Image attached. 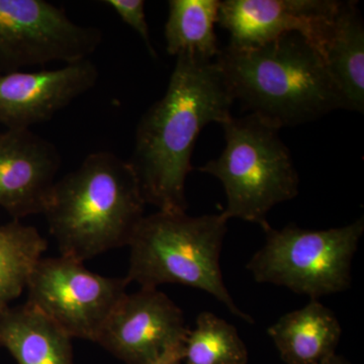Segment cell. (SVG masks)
<instances>
[{
  "instance_id": "1",
  "label": "cell",
  "mask_w": 364,
  "mask_h": 364,
  "mask_svg": "<svg viewBox=\"0 0 364 364\" xmlns=\"http://www.w3.org/2000/svg\"><path fill=\"white\" fill-rule=\"evenodd\" d=\"M233 104L215 60L176 56L166 92L139 122L128 160L146 203L161 212H186V181L196 140L208 124L229 119Z\"/></svg>"
},
{
  "instance_id": "19",
  "label": "cell",
  "mask_w": 364,
  "mask_h": 364,
  "mask_svg": "<svg viewBox=\"0 0 364 364\" xmlns=\"http://www.w3.org/2000/svg\"><path fill=\"white\" fill-rule=\"evenodd\" d=\"M102 4L111 7L124 23L133 28L142 38L152 56L156 55L151 44L149 26L146 21L145 1L143 0H105Z\"/></svg>"
},
{
  "instance_id": "14",
  "label": "cell",
  "mask_w": 364,
  "mask_h": 364,
  "mask_svg": "<svg viewBox=\"0 0 364 364\" xmlns=\"http://www.w3.org/2000/svg\"><path fill=\"white\" fill-rule=\"evenodd\" d=\"M267 333L284 363L321 364L336 354L342 327L332 310L311 299L282 316Z\"/></svg>"
},
{
  "instance_id": "12",
  "label": "cell",
  "mask_w": 364,
  "mask_h": 364,
  "mask_svg": "<svg viewBox=\"0 0 364 364\" xmlns=\"http://www.w3.org/2000/svg\"><path fill=\"white\" fill-rule=\"evenodd\" d=\"M60 167L50 141L26 129L0 133V207L18 221L44 215Z\"/></svg>"
},
{
  "instance_id": "15",
  "label": "cell",
  "mask_w": 364,
  "mask_h": 364,
  "mask_svg": "<svg viewBox=\"0 0 364 364\" xmlns=\"http://www.w3.org/2000/svg\"><path fill=\"white\" fill-rule=\"evenodd\" d=\"M71 340L28 303L0 311V347L18 364H73Z\"/></svg>"
},
{
  "instance_id": "4",
  "label": "cell",
  "mask_w": 364,
  "mask_h": 364,
  "mask_svg": "<svg viewBox=\"0 0 364 364\" xmlns=\"http://www.w3.org/2000/svg\"><path fill=\"white\" fill-rule=\"evenodd\" d=\"M223 214L191 217L183 213L145 215L132 237L126 279L142 289L182 284L208 293L233 315L253 324L238 308L223 279L220 257L227 233Z\"/></svg>"
},
{
  "instance_id": "3",
  "label": "cell",
  "mask_w": 364,
  "mask_h": 364,
  "mask_svg": "<svg viewBox=\"0 0 364 364\" xmlns=\"http://www.w3.org/2000/svg\"><path fill=\"white\" fill-rule=\"evenodd\" d=\"M146 205L130 162L98 151L56 181L44 215L60 255L85 262L128 246Z\"/></svg>"
},
{
  "instance_id": "2",
  "label": "cell",
  "mask_w": 364,
  "mask_h": 364,
  "mask_svg": "<svg viewBox=\"0 0 364 364\" xmlns=\"http://www.w3.org/2000/svg\"><path fill=\"white\" fill-rule=\"evenodd\" d=\"M215 62L234 102L279 129L344 109L322 57L301 33L256 47L228 45Z\"/></svg>"
},
{
  "instance_id": "11",
  "label": "cell",
  "mask_w": 364,
  "mask_h": 364,
  "mask_svg": "<svg viewBox=\"0 0 364 364\" xmlns=\"http://www.w3.org/2000/svg\"><path fill=\"white\" fill-rule=\"evenodd\" d=\"M97 79L90 59L51 70L0 74V123L7 130H30L90 91Z\"/></svg>"
},
{
  "instance_id": "13",
  "label": "cell",
  "mask_w": 364,
  "mask_h": 364,
  "mask_svg": "<svg viewBox=\"0 0 364 364\" xmlns=\"http://www.w3.org/2000/svg\"><path fill=\"white\" fill-rule=\"evenodd\" d=\"M326 69L344 109H364V26L358 2L340 1L321 48Z\"/></svg>"
},
{
  "instance_id": "17",
  "label": "cell",
  "mask_w": 364,
  "mask_h": 364,
  "mask_svg": "<svg viewBox=\"0 0 364 364\" xmlns=\"http://www.w3.org/2000/svg\"><path fill=\"white\" fill-rule=\"evenodd\" d=\"M47 247V241L36 228L18 220L0 226V311L23 294Z\"/></svg>"
},
{
  "instance_id": "20",
  "label": "cell",
  "mask_w": 364,
  "mask_h": 364,
  "mask_svg": "<svg viewBox=\"0 0 364 364\" xmlns=\"http://www.w3.org/2000/svg\"><path fill=\"white\" fill-rule=\"evenodd\" d=\"M184 341L170 345L150 364H182L184 358Z\"/></svg>"
},
{
  "instance_id": "8",
  "label": "cell",
  "mask_w": 364,
  "mask_h": 364,
  "mask_svg": "<svg viewBox=\"0 0 364 364\" xmlns=\"http://www.w3.org/2000/svg\"><path fill=\"white\" fill-rule=\"evenodd\" d=\"M102 41L100 28L45 0H0V74L90 59Z\"/></svg>"
},
{
  "instance_id": "5",
  "label": "cell",
  "mask_w": 364,
  "mask_h": 364,
  "mask_svg": "<svg viewBox=\"0 0 364 364\" xmlns=\"http://www.w3.org/2000/svg\"><path fill=\"white\" fill-rule=\"evenodd\" d=\"M226 147L217 159L198 170L221 181L227 207L223 215L269 229L267 215L275 205L293 200L299 178L279 127L250 114L231 117L221 124Z\"/></svg>"
},
{
  "instance_id": "6",
  "label": "cell",
  "mask_w": 364,
  "mask_h": 364,
  "mask_svg": "<svg viewBox=\"0 0 364 364\" xmlns=\"http://www.w3.org/2000/svg\"><path fill=\"white\" fill-rule=\"evenodd\" d=\"M264 232V244L246 265L256 282L287 287L311 299L350 289L363 217L332 229L306 230L291 224Z\"/></svg>"
},
{
  "instance_id": "16",
  "label": "cell",
  "mask_w": 364,
  "mask_h": 364,
  "mask_svg": "<svg viewBox=\"0 0 364 364\" xmlns=\"http://www.w3.org/2000/svg\"><path fill=\"white\" fill-rule=\"evenodd\" d=\"M220 4L219 0H170L164 28L167 53L215 60L221 51L215 32Z\"/></svg>"
},
{
  "instance_id": "18",
  "label": "cell",
  "mask_w": 364,
  "mask_h": 364,
  "mask_svg": "<svg viewBox=\"0 0 364 364\" xmlns=\"http://www.w3.org/2000/svg\"><path fill=\"white\" fill-rule=\"evenodd\" d=\"M247 363V347L234 325L210 312L196 317L184 341L182 364Z\"/></svg>"
},
{
  "instance_id": "10",
  "label": "cell",
  "mask_w": 364,
  "mask_h": 364,
  "mask_svg": "<svg viewBox=\"0 0 364 364\" xmlns=\"http://www.w3.org/2000/svg\"><path fill=\"white\" fill-rule=\"evenodd\" d=\"M339 4L335 0H225L218 23L229 33L232 47H256L298 33L320 54Z\"/></svg>"
},
{
  "instance_id": "7",
  "label": "cell",
  "mask_w": 364,
  "mask_h": 364,
  "mask_svg": "<svg viewBox=\"0 0 364 364\" xmlns=\"http://www.w3.org/2000/svg\"><path fill=\"white\" fill-rule=\"evenodd\" d=\"M126 277H107L60 255L38 260L28 282V301L73 338L97 342L105 323L126 296Z\"/></svg>"
},
{
  "instance_id": "21",
  "label": "cell",
  "mask_w": 364,
  "mask_h": 364,
  "mask_svg": "<svg viewBox=\"0 0 364 364\" xmlns=\"http://www.w3.org/2000/svg\"><path fill=\"white\" fill-rule=\"evenodd\" d=\"M321 364H350L346 359L341 358V356L334 354V355L330 356L329 358L326 359Z\"/></svg>"
},
{
  "instance_id": "9",
  "label": "cell",
  "mask_w": 364,
  "mask_h": 364,
  "mask_svg": "<svg viewBox=\"0 0 364 364\" xmlns=\"http://www.w3.org/2000/svg\"><path fill=\"white\" fill-rule=\"evenodd\" d=\"M189 329L181 308L158 289L127 294L114 309L97 342L127 364H150Z\"/></svg>"
}]
</instances>
